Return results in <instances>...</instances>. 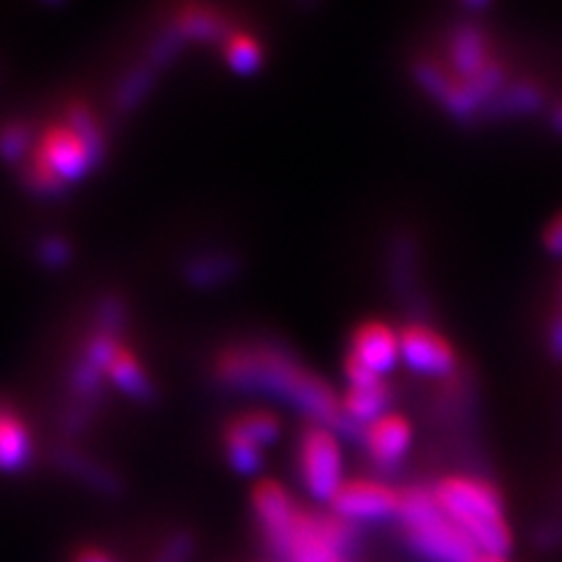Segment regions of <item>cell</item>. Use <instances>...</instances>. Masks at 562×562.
<instances>
[{
	"instance_id": "cell-15",
	"label": "cell",
	"mask_w": 562,
	"mask_h": 562,
	"mask_svg": "<svg viewBox=\"0 0 562 562\" xmlns=\"http://www.w3.org/2000/svg\"><path fill=\"white\" fill-rule=\"evenodd\" d=\"M241 270V262L231 251H209L188 262L186 279L195 289H216L233 281Z\"/></svg>"
},
{
	"instance_id": "cell-9",
	"label": "cell",
	"mask_w": 562,
	"mask_h": 562,
	"mask_svg": "<svg viewBox=\"0 0 562 562\" xmlns=\"http://www.w3.org/2000/svg\"><path fill=\"white\" fill-rule=\"evenodd\" d=\"M254 512L258 525L262 527V535H266L274 553H284L286 543L291 541L295 527L303 516L293 497L277 483H262L254 492Z\"/></svg>"
},
{
	"instance_id": "cell-26",
	"label": "cell",
	"mask_w": 562,
	"mask_h": 562,
	"mask_svg": "<svg viewBox=\"0 0 562 562\" xmlns=\"http://www.w3.org/2000/svg\"><path fill=\"white\" fill-rule=\"evenodd\" d=\"M74 562H117L113 555H109L105 551H99V549H80L76 555H74Z\"/></svg>"
},
{
	"instance_id": "cell-23",
	"label": "cell",
	"mask_w": 562,
	"mask_h": 562,
	"mask_svg": "<svg viewBox=\"0 0 562 562\" xmlns=\"http://www.w3.org/2000/svg\"><path fill=\"white\" fill-rule=\"evenodd\" d=\"M192 551V541L188 535H176L169 543L167 549L157 558V562H188Z\"/></svg>"
},
{
	"instance_id": "cell-1",
	"label": "cell",
	"mask_w": 562,
	"mask_h": 562,
	"mask_svg": "<svg viewBox=\"0 0 562 562\" xmlns=\"http://www.w3.org/2000/svg\"><path fill=\"white\" fill-rule=\"evenodd\" d=\"M216 375L231 392L284 403L314 427L333 429L340 419L336 392L277 342H246L227 349L218 359Z\"/></svg>"
},
{
	"instance_id": "cell-8",
	"label": "cell",
	"mask_w": 562,
	"mask_h": 562,
	"mask_svg": "<svg viewBox=\"0 0 562 562\" xmlns=\"http://www.w3.org/2000/svg\"><path fill=\"white\" fill-rule=\"evenodd\" d=\"M347 394L340 401V419L351 427L366 431L375 422L390 415V392L380 378L371 375L366 368L347 359Z\"/></svg>"
},
{
	"instance_id": "cell-30",
	"label": "cell",
	"mask_w": 562,
	"mask_h": 562,
	"mask_svg": "<svg viewBox=\"0 0 562 562\" xmlns=\"http://www.w3.org/2000/svg\"><path fill=\"white\" fill-rule=\"evenodd\" d=\"M558 305L562 310V274H560V284H558Z\"/></svg>"
},
{
	"instance_id": "cell-4",
	"label": "cell",
	"mask_w": 562,
	"mask_h": 562,
	"mask_svg": "<svg viewBox=\"0 0 562 562\" xmlns=\"http://www.w3.org/2000/svg\"><path fill=\"white\" fill-rule=\"evenodd\" d=\"M99 153L101 146L85 138L74 125L55 127L43 136L41 148L29 167L26 181L38 190H57L90 167Z\"/></svg>"
},
{
	"instance_id": "cell-7",
	"label": "cell",
	"mask_w": 562,
	"mask_h": 562,
	"mask_svg": "<svg viewBox=\"0 0 562 562\" xmlns=\"http://www.w3.org/2000/svg\"><path fill=\"white\" fill-rule=\"evenodd\" d=\"M401 495L375 481H349L330 502L333 516L347 525H373L396 518Z\"/></svg>"
},
{
	"instance_id": "cell-22",
	"label": "cell",
	"mask_w": 562,
	"mask_h": 562,
	"mask_svg": "<svg viewBox=\"0 0 562 562\" xmlns=\"http://www.w3.org/2000/svg\"><path fill=\"white\" fill-rule=\"evenodd\" d=\"M227 462L239 473V476H256L262 467V452L254 443L244 441L241 436L227 431Z\"/></svg>"
},
{
	"instance_id": "cell-20",
	"label": "cell",
	"mask_w": 562,
	"mask_h": 562,
	"mask_svg": "<svg viewBox=\"0 0 562 562\" xmlns=\"http://www.w3.org/2000/svg\"><path fill=\"white\" fill-rule=\"evenodd\" d=\"M225 61L237 76H254L262 66V47L249 33H233L225 41Z\"/></svg>"
},
{
	"instance_id": "cell-25",
	"label": "cell",
	"mask_w": 562,
	"mask_h": 562,
	"mask_svg": "<svg viewBox=\"0 0 562 562\" xmlns=\"http://www.w3.org/2000/svg\"><path fill=\"white\" fill-rule=\"evenodd\" d=\"M549 349L555 361L562 363V310L553 316L551 328H549Z\"/></svg>"
},
{
	"instance_id": "cell-24",
	"label": "cell",
	"mask_w": 562,
	"mask_h": 562,
	"mask_svg": "<svg viewBox=\"0 0 562 562\" xmlns=\"http://www.w3.org/2000/svg\"><path fill=\"white\" fill-rule=\"evenodd\" d=\"M543 246H547L551 256L562 258V214L555 216L547 227V233H543Z\"/></svg>"
},
{
	"instance_id": "cell-14",
	"label": "cell",
	"mask_w": 562,
	"mask_h": 562,
	"mask_svg": "<svg viewBox=\"0 0 562 562\" xmlns=\"http://www.w3.org/2000/svg\"><path fill=\"white\" fill-rule=\"evenodd\" d=\"M450 68L457 80L483 74L492 64L485 33L476 24H460L450 35Z\"/></svg>"
},
{
	"instance_id": "cell-29",
	"label": "cell",
	"mask_w": 562,
	"mask_h": 562,
	"mask_svg": "<svg viewBox=\"0 0 562 562\" xmlns=\"http://www.w3.org/2000/svg\"><path fill=\"white\" fill-rule=\"evenodd\" d=\"M467 10H487V3H467Z\"/></svg>"
},
{
	"instance_id": "cell-6",
	"label": "cell",
	"mask_w": 562,
	"mask_h": 562,
	"mask_svg": "<svg viewBox=\"0 0 562 562\" xmlns=\"http://www.w3.org/2000/svg\"><path fill=\"white\" fill-rule=\"evenodd\" d=\"M355 539V527L336 516L303 514L281 558L286 562H347Z\"/></svg>"
},
{
	"instance_id": "cell-17",
	"label": "cell",
	"mask_w": 562,
	"mask_h": 562,
	"mask_svg": "<svg viewBox=\"0 0 562 562\" xmlns=\"http://www.w3.org/2000/svg\"><path fill=\"white\" fill-rule=\"evenodd\" d=\"M176 33L181 35L183 41H195V43H223L231 38L233 31L227 26L223 16L214 10L206 8H188L179 20H176Z\"/></svg>"
},
{
	"instance_id": "cell-19",
	"label": "cell",
	"mask_w": 562,
	"mask_h": 562,
	"mask_svg": "<svg viewBox=\"0 0 562 562\" xmlns=\"http://www.w3.org/2000/svg\"><path fill=\"white\" fill-rule=\"evenodd\" d=\"M29 454V438L10 411L0 408V469H20L26 462Z\"/></svg>"
},
{
	"instance_id": "cell-11",
	"label": "cell",
	"mask_w": 562,
	"mask_h": 562,
	"mask_svg": "<svg viewBox=\"0 0 562 562\" xmlns=\"http://www.w3.org/2000/svg\"><path fill=\"white\" fill-rule=\"evenodd\" d=\"M504 87V70L492 61L483 74L469 80H452L446 97L441 99V109L460 122H471L479 113H485L490 101L499 94Z\"/></svg>"
},
{
	"instance_id": "cell-18",
	"label": "cell",
	"mask_w": 562,
	"mask_h": 562,
	"mask_svg": "<svg viewBox=\"0 0 562 562\" xmlns=\"http://www.w3.org/2000/svg\"><path fill=\"white\" fill-rule=\"evenodd\" d=\"M103 368L111 373V378L115 380L120 390H125L127 394H132L136 398H150L153 396V384H150L146 371L134 359L130 349L117 345Z\"/></svg>"
},
{
	"instance_id": "cell-10",
	"label": "cell",
	"mask_w": 562,
	"mask_h": 562,
	"mask_svg": "<svg viewBox=\"0 0 562 562\" xmlns=\"http://www.w3.org/2000/svg\"><path fill=\"white\" fill-rule=\"evenodd\" d=\"M401 361L411 371L429 378H446L454 371L452 347L427 326H411L398 333Z\"/></svg>"
},
{
	"instance_id": "cell-2",
	"label": "cell",
	"mask_w": 562,
	"mask_h": 562,
	"mask_svg": "<svg viewBox=\"0 0 562 562\" xmlns=\"http://www.w3.org/2000/svg\"><path fill=\"white\" fill-rule=\"evenodd\" d=\"M434 497L479 553L506 558L512 551V530L495 487L479 479L452 476L434 487Z\"/></svg>"
},
{
	"instance_id": "cell-13",
	"label": "cell",
	"mask_w": 562,
	"mask_h": 562,
	"mask_svg": "<svg viewBox=\"0 0 562 562\" xmlns=\"http://www.w3.org/2000/svg\"><path fill=\"white\" fill-rule=\"evenodd\" d=\"M413 443V429L403 417L386 415L363 434V446L380 469H396Z\"/></svg>"
},
{
	"instance_id": "cell-28",
	"label": "cell",
	"mask_w": 562,
	"mask_h": 562,
	"mask_svg": "<svg viewBox=\"0 0 562 562\" xmlns=\"http://www.w3.org/2000/svg\"><path fill=\"white\" fill-rule=\"evenodd\" d=\"M553 125H555V130L562 134V105L553 113Z\"/></svg>"
},
{
	"instance_id": "cell-3",
	"label": "cell",
	"mask_w": 562,
	"mask_h": 562,
	"mask_svg": "<svg viewBox=\"0 0 562 562\" xmlns=\"http://www.w3.org/2000/svg\"><path fill=\"white\" fill-rule=\"evenodd\" d=\"M396 518L413 551L427 562H473L479 555L460 527L441 512L434 490L415 487L401 495Z\"/></svg>"
},
{
	"instance_id": "cell-12",
	"label": "cell",
	"mask_w": 562,
	"mask_h": 562,
	"mask_svg": "<svg viewBox=\"0 0 562 562\" xmlns=\"http://www.w3.org/2000/svg\"><path fill=\"white\" fill-rule=\"evenodd\" d=\"M349 361L366 368L375 378L390 375L401 361L398 333L384 324H366L351 338Z\"/></svg>"
},
{
	"instance_id": "cell-16",
	"label": "cell",
	"mask_w": 562,
	"mask_h": 562,
	"mask_svg": "<svg viewBox=\"0 0 562 562\" xmlns=\"http://www.w3.org/2000/svg\"><path fill=\"white\" fill-rule=\"evenodd\" d=\"M543 94L532 82H514L504 85L499 94L490 101L485 117H522L541 111Z\"/></svg>"
},
{
	"instance_id": "cell-21",
	"label": "cell",
	"mask_w": 562,
	"mask_h": 562,
	"mask_svg": "<svg viewBox=\"0 0 562 562\" xmlns=\"http://www.w3.org/2000/svg\"><path fill=\"white\" fill-rule=\"evenodd\" d=\"M231 431L262 450L277 441L281 434V425H279V419L270 413H249V415H241L239 419H235Z\"/></svg>"
},
{
	"instance_id": "cell-5",
	"label": "cell",
	"mask_w": 562,
	"mask_h": 562,
	"mask_svg": "<svg viewBox=\"0 0 562 562\" xmlns=\"http://www.w3.org/2000/svg\"><path fill=\"white\" fill-rule=\"evenodd\" d=\"M297 464L307 495L314 502L330 504L338 497L345 481V460L340 441L328 427H310L297 448Z\"/></svg>"
},
{
	"instance_id": "cell-27",
	"label": "cell",
	"mask_w": 562,
	"mask_h": 562,
	"mask_svg": "<svg viewBox=\"0 0 562 562\" xmlns=\"http://www.w3.org/2000/svg\"><path fill=\"white\" fill-rule=\"evenodd\" d=\"M473 562H506V558H499V555H483V553H479L476 555V560Z\"/></svg>"
}]
</instances>
